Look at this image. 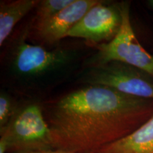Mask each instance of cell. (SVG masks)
Segmentation results:
<instances>
[{
  "mask_svg": "<svg viewBox=\"0 0 153 153\" xmlns=\"http://www.w3.org/2000/svg\"><path fill=\"white\" fill-rule=\"evenodd\" d=\"M44 116L53 149L93 153L129 135L150 119L153 99L88 85L63 96Z\"/></svg>",
  "mask_w": 153,
  "mask_h": 153,
  "instance_id": "1",
  "label": "cell"
},
{
  "mask_svg": "<svg viewBox=\"0 0 153 153\" xmlns=\"http://www.w3.org/2000/svg\"><path fill=\"white\" fill-rule=\"evenodd\" d=\"M128 2L119 6L121 24L117 34L108 43H97L98 52L90 62L97 66L116 61L135 67L153 77V55L142 46L132 27Z\"/></svg>",
  "mask_w": 153,
  "mask_h": 153,
  "instance_id": "2",
  "label": "cell"
},
{
  "mask_svg": "<svg viewBox=\"0 0 153 153\" xmlns=\"http://www.w3.org/2000/svg\"><path fill=\"white\" fill-rule=\"evenodd\" d=\"M7 153L52 150L51 131L38 105L30 104L12 116L1 129Z\"/></svg>",
  "mask_w": 153,
  "mask_h": 153,
  "instance_id": "3",
  "label": "cell"
},
{
  "mask_svg": "<svg viewBox=\"0 0 153 153\" xmlns=\"http://www.w3.org/2000/svg\"><path fill=\"white\" fill-rule=\"evenodd\" d=\"M88 85L109 87L119 92L140 98L153 99V77L125 63L113 61L93 66L82 76Z\"/></svg>",
  "mask_w": 153,
  "mask_h": 153,
  "instance_id": "4",
  "label": "cell"
},
{
  "mask_svg": "<svg viewBox=\"0 0 153 153\" xmlns=\"http://www.w3.org/2000/svg\"><path fill=\"white\" fill-rule=\"evenodd\" d=\"M121 24L119 7L100 1L72 28L66 37L80 38L92 43L110 41L117 34Z\"/></svg>",
  "mask_w": 153,
  "mask_h": 153,
  "instance_id": "5",
  "label": "cell"
},
{
  "mask_svg": "<svg viewBox=\"0 0 153 153\" xmlns=\"http://www.w3.org/2000/svg\"><path fill=\"white\" fill-rule=\"evenodd\" d=\"M99 0H74L56 15L45 22L35 24L34 36L43 43L53 44L63 38L83 18Z\"/></svg>",
  "mask_w": 153,
  "mask_h": 153,
  "instance_id": "6",
  "label": "cell"
},
{
  "mask_svg": "<svg viewBox=\"0 0 153 153\" xmlns=\"http://www.w3.org/2000/svg\"><path fill=\"white\" fill-rule=\"evenodd\" d=\"M67 58L64 51H48L39 45L22 43L17 51L15 65L20 73L36 74L60 65Z\"/></svg>",
  "mask_w": 153,
  "mask_h": 153,
  "instance_id": "7",
  "label": "cell"
},
{
  "mask_svg": "<svg viewBox=\"0 0 153 153\" xmlns=\"http://www.w3.org/2000/svg\"><path fill=\"white\" fill-rule=\"evenodd\" d=\"M93 153H153V116L129 135Z\"/></svg>",
  "mask_w": 153,
  "mask_h": 153,
  "instance_id": "8",
  "label": "cell"
},
{
  "mask_svg": "<svg viewBox=\"0 0 153 153\" xmlns=\"http://www.w3.org/2000/svg\"><path fill=\"white\" fill-rule=\"evenodd\" d=\"M39 1L16 0L0 4V45H2L17 23L37 7Z\"/></svg>",
  "mask_w": 153,
  "mask_h": 153,
  "instance_id": "9",
  "label": "cell"
},
{
  "mask_svg": "<svg viewBox=\"0 0 153 153\" xmlns=\"http://www.w3.org/2000/svg\"><path fill=\"white\" fill-rule=\"evenodd\" d=\"M74 0H43L39 1L36 7L35 24L48 20L62 9L73 2Z\"/></svg>",
  "mask_w": 153,
  "mask_h": 153,
  "instance_id": "10",
  "label": "cell"
},
{
  "mask_svg": "<svg viewBox=\"0 0 153 153\" xmlns=\"http://www.w3.org/2000/svg\"><path fill=\"white\" fill-rule=\"evenodd\" d=\"M12 108L8 97L3 94L0 96V128H3L12 118Z\"/></svg>",
  "mask_w": 153,
  "mask_h": 153,
  "instance_id": "11",
  "label": "cell"
},
{
  "mask_svg": "<svg viewBox=\"0 0 153 153\" xmlns=\"http://www.w3.org/2000/svg\"><path fill=\"white\" fill-rule=\"evenodd\" d=\"M21 153H73V152H67V151H63V150H55V149H52V150H45L31 151V152H21Z\"/></svg>",
  "mask_w": 153,
  "mask_h": 153,
  "instance_id": "12",
  "label": "cell"
},
{
  "mask_svg": "<svg viewBox=\"0 0 153 153\" xmlns=\"http://www.w3.org/2000/svg\"><path fill=\"white\" fill-rule=\"evenodd\" d=\"M0 153H7L6 143L2 139H0Z\"/></svg>",
  "mask_w": 153,
  "mask_h": 153,
  "instance_id": "13",
  "label": "cell"
},
{
  "mask_svg": "<svg viewBox=\"0 0 153 153\" xmlns=\"http://www.w3.org/2000/svg\"><path fill=\"white\" fill-rule=\"evenodd\" d=\"M149 4L152 6V7L153 8V0H150V1H149Z\"/></svg>",
  "mask_w": 153,
  "mask_h": 153,
  "instance_id": "14",
  "label": "cell"
}]
</instances>
